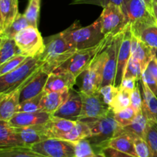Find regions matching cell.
<instances>
[{
	"label": "cell",
	"instance_id": "obj_1",
	"mask_svg": "<svg viewBox=\"0 0 157 157\" xmlns=\"http://www.w3.org/2000/svg\"><path fill=\"white\" fill-rule=\"evenodd\" d=\"M44 51L40 55V60L43 63L41 70L52 74L71 58L77 49L66 41L61 32L44 38Z\"/></svg>",
	"mask_w": 157,
	"mask_h": 157
},
{
	"label": "cell",
	"instance_id": "obj_2",
	"mask_svg": "<svg viewBox=\"0 0 157 157\" xmlns=\"http://www.w3.org/2000/svg\"><path fill=\"white\" fill-rule=\"evenodd\" d=\"M126 17L127 27L137 37L141 31L157 24L153 11V0H126L121 6Z\"/></svg>",
	"mask_w": 157,
	"mask_h": 157
},
{
	"label": "cell",
	"instance_id": "obj_3",
	"mask_svg": "<svg viewBox=\"0 0 157 157\" xmlns=\"http://www.w3.org/2000/svg\"><path fill=\"white\" fill-rule=\"evenodd\" d=\"M61 34L66 41L77 50L94 47L106 37L102 32L99 18L86 27H82L78 22H75Z\"/></svg>",
	"mask_w": 157,
	"mask_h": 157
},
{
	"label": "cell",
	"instance_id": "obj_4",
	"mask_svg": "<svg viewBox=\"0 0 157 157\" xmlns=\"http://www.w3.org/2000/svg\"><path fill=\"white\" fill-rule=\"evenodd\" d=\"M86 123L91 130V136L87 140L97 152L104 148L110 140L124 132V127L114 119L113 110L104 117L86 121Z\"/></svg>",
	"mask_w": 157,
	"mask_h": 157
},
{
	"label": "cell",
	"instance_id": "obj_5",
	"mask_svg": "<svg viewBox=\"0 0 157 157\" xmlns=\"http://www.w3.org/2000/svg\"><path fill=\"white\" fill-rule=\"evenodd\" d=\"M42 64L40 55L27 58L15 70L0 76V93H8L21 87L41 70Z\"/></svg>",
	"mask_w": 157,
	"mask_h": 157
},
{
	"label": "cell",
	"instance_id": "obj_6",
	"mask_svg": "<svg viewBox=\"0 0 157 157\" xmlns=\"http://www.w3.org/2000/svg\"><path fill=\"white\" fill-rule=\"evenodd\" d=\"M113 36H106L99 44L94 47L78 50L62 65L54 72H70L77 78L91 64L94 58L104 50Z\"/></svg>",
	"mask_w": 157,
	"mask_h": 157
},
{
	"label": "cell",
	"instance_id": "obj_7",
	"mask_svg": "<svg viewBox=\"0 0 157 157\" xmlns=\"http://www.w3.org/2000/svg\"><path fill=\"white\" fill-rule=\"evenodd\" d=\"M107 58L106 48L101 52L91 63L90 66L82 73V84L80 91L92 94L98 93L102 86L104 65Z\"/></svg>",
	"mask_w": 157,
	"mask_h": 157
},
{
	"label": "cell",
	"instance_id": "obj_8",
	"mask_svg": "<svg viewBox=\"0 0 157 157\" xmlns=\"http://www.w3.org/2000/svg\"><path fill=\"white\" fill-rule=\"evenodd\" d=\"M21 55L36 57L44 51L45 44L38 28L29 25L18 32L14 38Z\"/></svg>",
	"mask_w": 157,
	"mask_h": 157
},
{
	"label": "cell",
	"instance_id": "obj_9",
	"mask_svg": "<svg viewBox=\"0 0 157 157\" xmlns=\"http://www.w3.org/2000/svg\"><path fill=\"white\" fill-rule=\"evenodd\" d=\"M46 157H76V143L58 138H49L30 147Z\"/></svg>",
	"mask_w": 157,
	"mask_h": 157
},
{
	"label": "cell",
	"instance_id": "obj_10",
	"mask_svg": "<svg viewBox=\"0 0 157 157\" xmlns=\"http://www.w3.org/2000/svg\"><path fill=\"white\" fill-rule=\"evenodd\" d=\"M82 100V110L78 121H86L101 119L112 111L110 106L106 104L98 93L88 94L79 90Z\"/></svg>",
	"mask_w": 157,
	"mask_h": 157
},
{
	"label": "cell",
	"instance_id": "obj_11",
	"mask_svg": "<svg viewBox=\"0 0 157 157\" xmlns=\"http://www.w3.org/2000/svg\"><path fill=\"white\" fill-rule=\"evenodd\" d=\"M103 9L99 17L103 34L105 36H114L121 33L127 27L126 17L121 6L109 5Z\"/></svg>",
	"mask_w": 157,
	"mask_h": 157
},
{
	"label": "cell",
	"instance_id": "obj_12",
	"mask_svg": "<svg viewBox=\"0 0 157 157\" xmlns=\"http://www.w3.org/2000/svg\"><path fill=\"white\" fill-rule=\"evenodd\" d=\"M123 32L112 37L111 39L109 41L108 44L106 47L107 58L105 65H104L103 82L101 87L108 85V84H113L114 85L117 69L118 52H119V48L123 37Z\"/></svg>",
	"mask_w": 157,
	"mask_h": 157
},
{
	"label": "cell",
	"instance_id": "obj_13",
	"mask_svg": "<svg viewBox=\"0 0 157 157\" xmlns=\"http://www.w3.org/2000/svg\"><path fill=\"white\" fill-rule=\"evenodd\" d=\"M132 35V32L128 28H126L123 32V37L117 56V69L114 81L116 87H119L121 85V81L124 78L127 63L131 57Z\"/></svg>",
	"mask_w": 157,
	"mask_h": 157
},
{
	"label": "cell",
	"instance_id": "obj_14",
	"mask_svg": "<svg viewBox=\"0 0 157 157\" xmlns=\"http://www.w3.org/2000/svg\"><path fill=\"white\" fill-rule=\"evenodd\" d=\"M33 77L34 75L23 85L12 91L8 93H0V121H9V120L15 115V113L18 112V106L20 104L21 89Z\"/></svg>",
	"mask_w": 157,
	"mask_h": 157
},
{
	"label": "cell",
	"instance_id": "obj_15",
	"mask_svg": "<svg viewBox=\"0 0 157 157\" xmlns=\"http://www.w3.org/2000/svg\"><path fill=\"white\" fill-rule=\"evenodd\" d=\"M52 117V114L44 110L35 112H17L8 122L14 127H32L46 124Z\"/></svg>",
	"mask_w": 157,
	"mask_h": 157
},
{
	"label": "cell",
	"instance_id": "obj_16",
	"mask_svg": "<svg viewBox=\"0 0 157 157\" xmlns=\"http://www.w3.org/2000/svg\"><path fill=\"white\" fill-rule=\"evenodd\" d=\"M82 110V100L79 91L71 89L70 94L65 102L53 113V116L64 119L78 121Z\"/></svg>",
	"mask_w": 157,
	"mask_h": 157
},
{
	"label": "cell",
	"instance_id": "obj_17",
	"mask_svg": "<svg viewBox=\"0 0 157 157\" xmlns=\"http://www.w3.org/2000/svg\"><path fill=\"white\" fill-rule=\"evenodd\" d=\"M77 121L64 119V118L55 117L43 125L44 135L46 138H58L62 139L63 136L71 131L76 125Z\"/></svg>",
	"mask_w": 157,
	"mask_h": 157
},
{
	"label": "cell",
	"instance_id": "obj_18",
	"mask_svg": "<svg viewBox=\"0 0 157 157\" xmlns=\"http://www.w3.org/2000/svg\"><path fill=\"white\" fill-rule=\"evenodd\" d=\"M76 77L70 72H53L49 75L44 91L71 90L76 84Z\"/></svg>",
	"mask_w": 157,
	"mask_h": 157
},
{
	"label": "cell",
	"instance_id": "obj_19",
	"mask_svg": "<svg viewBox=\"0 0 157 157\" xmlns=\"http://www.w3.org/2000/svg\"><path fill=\"white\" fill-rule=\"evenodd\" d=\"M49 74L40 70L33 78L23 87L20 96V102L38 96L44 91Z\"/></svg>",
	"mask_w": 157,
	"mask_h": 157
},
{
	"label": "cell",
	"instance_id": "obj_20",
	"mask_svg": "<svg viewBox=\"0 0 157 157\" xmlns=\"http://www.w3.org/2000/svg\"><path fill=\"white\" fill-rule=\"evenodd\" d=\"M18 13V0H0V33L15 21Z\"/></svg>",
	"mask_w": 157,
	"mask_h": 157
},
{
	"label": "cell",
	"instance_id": "obj_21",
	"mask_svg": "<svg viewBox=\"0 0 157 157\" xmlns=\"http://www.w3.org/2000/svg\"><path fill=\"white\" fill-rule=\"evenodd\" d=\"M153 56L154 54L153 48L147 45L136 36L132 35L131 57L140 63L143 70L145 71L147 69L149 62L151 61Z\"/></svg>",
	"mask_w": 157,
	"mask_h": 157
},
{
	"label": "cell",
	"instance_id": "obj_22",
	"mask_svg": "<svg viewBox=\"0 0 157 157\" xmlns=\"http://www.w3.org/2000/svg\"><path fill=\"white\" fill-rule=\"evenodd\" d=\"M25 147L15 127L8 121H0V148Z\"/></svg>",
	"mask_w": 157,
	"mask_h": 157
},
{
	"label": "cell",
	"instance_id": "obj_23",
	"mask_svg": "<svg viewBox=\"0 0 157 157\" xmlns=\"http://www.w3.org/2000/svg\"><path fill=\"white\" fill-rule=\"evenodd\" d=\"M44 124L32 127H15L23 144L25 147H31L41 141L46 140L44 132Z\"/></svg>",
	"mask_w": 157,
	"mask_h": 157
},
{
	"label": "cell",
	"instance_id": "obj_24",
	"mask_svg": "<svg viewBox=\"0 0 157 157\" xmlns=\"http://www.w3.org/2000/svg\"><path fill=\"white\" fill-rule=\"evenodd\" d=\"M70 90L45 92L42 101V110L53 114L67 99Z\"/></svg>",
	"mask_w": 157,
	"mask_h": 157
},
{
	"label": "cell",
	"instance_id": "obj_25",
	"mask_svg": "<svg viewBox=\"0 0 157 157\" xmlns=\"http://www.w3.org/2000/svg\"><path fill=\"white\" fill-rule=\"evenodd\" d=\"M133 137L134 136L124 131L122 134L110 140L105 147H110L121 152H124L132 156L138 157L136 155V150H135Z\"/></svg>",
	"mask_w": 157,
	"mask_h": 157
},
{
	"label": "cell",
	"instance_id": "obj_26",
	"mask_svg": "<svg viewBox=\"0 0 157 157\" xmlns=\"http://www.w3.org/2000/svg\"><path fill=\"white\" fill-rule=\"evenodd\" d=\"M143 90V104L142 110L149 120H154L157 121V98L150 89L143 82L140 81Z\"/></svg>",
	"mask_w": 157,
	"mask_h": 157
},
{
	"label": "cell",
	"instance_id": "obj_27",
	"mask_svg": "<svg viewBox=\"0 0 157 157\" xmlns=\"http://www.w3.org/2000/svg\"><path fill=\"white\" fill-rule=\"evenodd\" d=\"M148 121L149 119L144 113V111L140 110L136 113L133 122L130 125L124 127V131L130 133L133 136H139L143 139H145L146 129H147Z\"/></svg>",
	"mask_w": 157,
	"mask_h": 157
},
{
	"label": "cell",
	"instance_id": "obj_28",
	"mask_svg": "<svg viewBox=\"0 0 157 157\" xmlns=\"http://www.w3.org/2000/svg\"><path fill=\"white\" fill-rule=\"evenodd\" d=\"M21 54V51L14 38L0 37V64H4L8 60Z\"/></svg>",
	"mask_w": 157,
	"mask_h": 157
},
{
	"label": "cell",
	"instance_id": "obj_29",
	"mask_svg": "<svg viewBox=\"0 0 157 157\" xmlns=\"http://www.w3.org/2000/svg\"><path fill=\"white\" fill-rule=\"evenodd\" d=\"M90 136H91V130L88 124L84 121H77L76 125L69 133L63 136L62 140L78 143L81 140L87 139Z\"/></svg>",
	"mask_w": 157,
	"mask_h": 157
},
{
	"label": "cell",
	"instance_id": "obj_30",
	"mask_svg": "<svg viewBox=\"0 0 157 157\" xmlns=\"http://www.w3.org/2000/svg\"><path fill=\"white\" fill-rule=\"evenodd\" d=\"M0 157H46L32 150L30 147H17L0 148Z\"/></svg>",
	"mask_w": 157,
	"mask_h": 157
},
{
	"label": "cell",
	"instance_id": "obj_31",
	"mask_svg": "<svg viewBox=\"0 0 157 157\" xmlns=\"http://www.w3.org/2000/svg\"><path fill=\"white\" fill-rule=\"evenodd\" d=\"M29 21L26 19L24 14L18 13L17 15L15 21L6 29L3 32L0 33V37H4V38H14L15 35L21 32L22 29H25L26 27L29 26Z\"/></svg>",
	"mask_w": 157,
	"mask_h": 157
},
{
	"label": "cell",
	"instance_id": "obj_32",
	"mask_svg": "<svg viewBox=\"0 0 157 157\" xmlns=\"http://www.w3.org/2000/svg\"><path fill=\"white\" fill-rule=\"evenodd\" d=\"M131 93L129 90L119 87V90L111 105L113 113H117L131 105Z\"/></svg>",
	"mask_w": 157,
	"mask_h": 157
},
{
	"label": "cell",
	"instance_id": "obj_33",
	"mask_svg": "<svg viewBox=\"0 0 157 157\" xmlns=\"http://www.w3.org/2000/svg\"><path fill=\"white\" fill-rule=\"evenodd\" d=\"M41 0H29L24 15L29 25L33 27L38 28L39 21Z\"/></svg>",
	"mask_w": 157,
	"mask_h": 157
},
{
	"label": "cell",
	"instance_id": "obj_34",
	"mask_svg": "<svg viewBox=\"0 0 157 157\" xmlns=\"http://www.w3.org/2000/svg\"><path fill=\"white\" fill-rule=\"evenodd\" d=\"M136 38L153 49H157V24L145 28Z\"/></svg>",
	"mask_w": 157,
	"mask_h": 157
},
{
	"label": "cell",
	"instance_id": "obj_35",
	"mask_svg": "<svg viewBox=\"0 0 157 157\" xmlns=\"http://www.w3.org/2000/svg\"><path fill=\"white\" fill-rule=\"evenodd\" d=\"M44 94L45 91L42 92L38 96L20 102L18 112H35L42 110V101Z\"/></svg>",
	"mask_w": 157,
	"mask_h": 157
},
{
	"label": "cell",
	"instance_id": "obj_36",
	"mask_svg": "<svg viewBox=\"0 0 157 157\" xmlns=\"http://www.w3.org/2000/svg\"><path fill=\"white\" fill-rule=\"evenodd\" d=\"M76 157H106L103 153L97 152L87 139L76 143Z\"/></svg>",
	"mask_w": 157,
	"mask_h": 157
},
{
	"label": "cell",
	"instance_id": "obj_37",
	"mask_svg": "<svg viewBox=\"0 0 157 157\" xmlns=\"http://www.w3.org/2000/svg\"><path fill=\"white\" fill-rule=\"evenodd\" d=\"M145 140L150 145L153 157H157V121L149 120L146 129Z\"/></svg>",
	"mask_w": 157,
	"mask_h": 157
},
{
	"label": "cell",
	"instance_id": "obj_38",
	"mask_svg": "<svg viewBox=\"0 0 157 157\" xmlns=\"http://www.w3.org/2000/svg\"><path fill=\"white\" fill-rule=\"evenodd\" d=\"M143 72L144 70L140 63L137 60L130 57L126 67L124 78H133L137 81H140L142 78Z\"/></svg>",
	"mask_w": 157,
	"mask_h": 157
},
{
	"label": "cell",
	"instance_id": "obj_39",
	"mask_svg": "<svg viewBox=\"0 0 157 157\" xmlns=\"http://www.w3.org/2000/svg\"><path fill=\"white\" fill-rule=\"evenodd\" d=\"M136 115V112L131 105L117 113H114V119L123 127L130 125Z\"/></svg>",
	"mask_w": 157,
	"mask_h": 157
},
{
	"label": "cell",
	"instance_id": "obj_40",
	"mask_svg": "<svg viewBox=\"0 0 157 157\" xmlns=\"http://www.w3.org/2000/svg\"><path fill=\"white\" fill-rule=\"evenodd\" d=\"M27 58L29 57L21 54V55H18L11 59L8 60L4 64H0V76H2V75H6V74L15 70L20 64H22L27 59Z\"/></svg>",
	"mask_w": 157,
	"mask_h": 157
},
{
	"label": "cell",
	"instance_id": "obj_41",
	"mask_svg": "<svg viewBox=\"0 0 157 157\" xmlns=\"http://www.w3.org/2000/svg\"><path fill=\"white\" fill-rule=\"evenodd\" d=\"M133 142L138 157H153V151L145 139L134 136Z\"/></svg>",
	"mask_w": 157,
	"mask_h": 157
},
{
	"label": "cell",
	"instance_id": "obj_42",
	"mask_svg": "<svg viewBox=\"0 0 157 157\" xmlns=\"http://www.w3.org/2000/svg\"><path fill=\"white\" fill-rule=\"evenodd\" d=\"M119 90V87H116L113 84H108V85L103 86L99 90L100 95L102 98L103 101L106 104L111 107L115 98Z\"/></svg>",
	"mask_w": 157,
	"mask_h": 157
},
{
	"label": "cell",
	"instance_id": "obj_43",
	"mask_svg": "<svg viewBox=\"0 0 157 157\" xmlns=\"http://www.w3.org/2000/svg\"><path fill=\"white\" fill-rule=\"evenodd\" d=\"M125 1L126 0H72L71 5H95L104 8L109 5H117L121 6Z\"/></svg>",
	"mask_w": 157,
	"mask_h": 157
},
{
	"label": "cell",
	"instance_id": "obj_44",
	"mask_svg": "<svg viewBox=\"0 0 157 157\" xmlns=\"http://www.w3.org/2000/svg\"><path fill=\"white\" fill-rule=\"evenodd\" d=\"M139 82L140 81H138L136 87L131 93V107L136 110V113L142 110L143 104H144V98L141 95Z\"/></svg>",
	"mask_w": 157,
	"mask_h": 157
},
{
	"label": "cell",
	"instance_id": "obj_45",
	"mask_svg": "<svg viewBox=\"0 0 157 157\" xmlns=\"http://www.w3.org/2000/svg\"><path fill=\"white\" fill-rule=\"evenodd\" d=\"M141 81L150 89L152 92L157 96V81L152 76L151 74L148 71L147 69L144 71L142 75Z\"/></svg>",
	"mask_w": 157,
	"mask_h": 157
},
{
	"label": "cell",
	"instance_id": "obj_46",
	"mask_svg": "<svg viewBox=\"0 0 157 157\" xmlns=\"http://www.w3.org/2000/svg\"><path fill=\"white\" fill-rule=\"evenodd\" d=\"M99 153H103L106 157H136L128 153L121 152L119 150H117L115 149L110 148V147H105L102 150H100Z\"/></svg>",
	"mask_w": 157,
	"mask_h": 157
},
{
	"label": "cell",
	"instance_id": "obj_47",
	"mask_svg": "<svg viewBox=\"0 0 157 157\" xmlns=\"http://www.w3.org/2000/svg\"><path fill=\"white\" fill-rule=\"evenodd\" d=\"M138 81H136L135 78H124L121 81V84L119 87L121 88H124L125 90H129V91L132 92L136 87V84Z\"/></svg>",
	"mask_w": 157,
	"mask_h": 157
},
{
	"label": "cell",
	"instance_id": "obj_48",
	"mask_svg": "<svg viewBox=\"0 0 157 157\" xmlns=\"http://www.w3.org/2000/svg\"><path fill=\"white\" fill-rule=\"evenodd\" d=\"M147 69L157 81V59L155 55L149 62Z\"/></svg>",
	"mask_w": 157,
	"mask_h": 157
},
{
	"label": "cell",
	"instance_id": "obj_49",
	"mask_svg": "<svg viewBox=\"0 0 157 157\" xmlns=\"http://www.w3.org/2000/svg\"><path fill=\"white\" fill-rule=\"evenodd\" d=\"M153 14H154L155 18H156V22H157V2H156L153 1Z\"/></svg>",
	"mask_w": 157,
	"mask_h": 157
},
{
	"label": "cell",
	"instance_id": "obj_50",
	"mask_svg": "<svg viewBox=\"0 0 157 157\" xmlns=\"http://www.w3.org/2000/svg\"><path fill=\"white\" fill-rule=\"evenodd\" d=\"M153 54H154L155 57H156L157 59V49H153Z\"/></svg>",
	"mask_w": 157,
	"mask_h": 157
},
{
	"label": "cell",
	"instance_id": "obj_51",
	"mask_svg": "<svg viewBox=\"0 0 157 157\" xmlns=\"http://www.w3.org/2000/svg\"><path fill=\"white\" fill-rule=\"evenodd\" d=\"M153 1H155V2H157V0H153Z\"/></svg>",
	"mask_w": 157,
	"mask_h": 157
}]
</instances>
